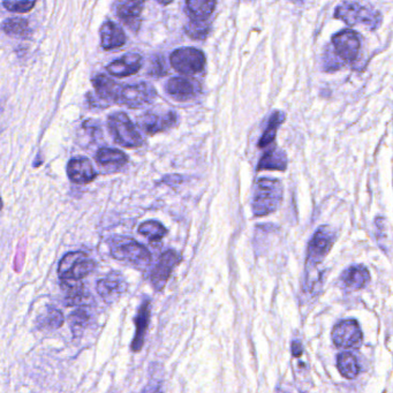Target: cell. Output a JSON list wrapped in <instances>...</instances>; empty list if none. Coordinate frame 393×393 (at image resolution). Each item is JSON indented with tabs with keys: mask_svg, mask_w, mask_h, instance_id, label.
Segmentation results:
<instances>
[{
	"mask_svg": "<svg viewBox=\"0 0 393 393\" xmlns=\"http://www.w3.org/2000/svg\"><path fill=\"white\" fill-rule=\"evenodd\" d=\"M3 209V201L0 199V210Z\"/></svg>",
	"mask_w": 393,
	"mask_h": 393,
	"instance_id": "obj_36",
	"label": "cell"
},
{
	"mask_svg": "<svg viewBox=\"0 0 393 393\" xmlns=\"http://www.w3.org/2000/svg\"><path fill=\"white\" fill-rule=\"evenodd\" d=\"M284 115L281 111H276L271 115L269 123H267V130H264L263 135L261 136L259 142V148L263 149L267 145H270L274 141L278 128L284 123Z\"/></svg>",
	"mask_w": 393,
	"mask_h": 393,
	"instance_id": "obj_29",
	"label": "cell"
},
{
	"mask_svg": "<svg viewBox=\"0 0 393 393\" xmlns=\"http://www.w3.org/2000/svg\"><path fill=\"white\" fill-rule=\"evenodd\" d=\"M126 43V35L123 28L112 21L103 23L101 28V44L104 50H113Z\"/></svg>",
	"mask_w": 393,
	"mask_h": 393,
	"instance_id": "obj_19",
	"label": "cell"
},
{
	"mask_svg": "<svg viewBox=\"0 0 393 393\" xmlns=\"http://www.w3.org/2000/svg\"><path fill=\"white\" fill-rule=\"evenodd\" d=\"M96 267L84 252H71L62 257L58 265V276L62 282H80Z\"/></svg>",
	"mask_w": 393,
	"mask_h": 393,
	"instance_id": "obj_4",
	"label": "cell"
},
{
	"mask_svg": "<svg viewBox=\"0 0 393 393\" xmlns=\"http://www.w3.org/2000/svg\"><path fill=\"white\" fill-rule=\"evenodd\" d=\"M149 73H150V75H165L166 69L164 60H162L160 58H156L155 60L152 62V65H150Z\"/></svg>",
	"mask_w": 393,
	"mask_h": 393,
	"instance_id": "obj_34",
	"label": "cell"
},
{
	"mask_svg": "<svg viewBox=\"0 0 393 393\" xmlns=\"http://www.w3.org/2000/svg\"><path fill=\"white\" fill-rule=\"evenodd\" d=\"M157 97L155 88L149 83L141 82L133 86H120L116 103L130 108H145Z\"/></svg>",
	"mask_w": 393,
	"mask_h": 393,
	"instance_id": "obj_7",
	"label": "cell"
},
{
	"mask_svg": "<svg viewBox=\"0 0 393 393\" xmlns=\"http://www.w3.org/2000/svg\"><path fill=\"white\" fill-rule=\"evenodd\" d=\"M62 287L65 293L66 307H83L89 302L91 296L82 283L62 282Z\"/></svg>",
	"mask_w": 393,
	"mask_h": 393,
	"instance_id": "obj_20",
	"label": "cell"
},
{
	"mask_svg": "<svg viewBox=\"0 0 393 393\" xmlns=\"http://www.w3.org/2000/svg\"><path fill=\"white\" fill-rule=\"evenodd\" d=\"M337 366H338L342 376L347 379H357L359 372H360V367L357 364V357H354L353 354L350 353V352H344V353H340L338 355Z\"/></svg>",
	"mask_w": 393,
	"mask_h": 393,
	"instance_id": "obj_27",
	"label": "cell"
},
{
	"mask_svg": "<svg viewBox=\"0 0 393 393\" xmlns=\"http://www.w3.org/2000/svg\"><path fill=\"white\" fill-rule=\"evenodd\" d=\"M181 257L174 250H166L163 252L158 263L156 264L152 272V284L157 292H160L165 287L172 271L180 263Z\"/></svg>",
	"mask_w": 393,
	"mask_h": 393,
	"instance_id": "obj_11",
	"label": "cell"
},
{
	"mask_svg": "<svg viewBox=\"0 0 393 393\" xmlns=\"http://www.w3.org/2000/svg\"><path fill=\"white\" fill-rule=\"evenodd\" d=\"M93 86H94L96 94L102 101L116 102L117 96L119 93L120 86L110 79L104 74L95 76L93 79Z\"/></svg>",
	"mask_w": 393,
	"mask_h": 393,
	"instance_id": "obj_22",
	"label": "cell"
},
{
	"mask_svg": "<svg viewBox=\"0 0 393 393\" xmlns=\"http://www.w3.org/2000/svg\"><path fill=\"white\" fill-rule=\"evenodd\" d=\"M65 323L64 314L59 309L49 307L43 314L37 320V325L40 330H56Z\"/></svg>",
	"mask_w": 393,
	"mask_h": 393,
	"instance_id": "obj_28",
	"label": "cell"
},
{
	"mask_svg": "<svg viewBox=\"0 0 393 393\" xmlns=\"http://www.w3.org/2000/svg\"><path fill=\"white\" fill-rule=\"evenodd\" d=\"M209 22L191 21L184 25V33L193 40H204L209 34Z\"/></svg>",
	"mask_w": 393,
	"mask_h": 393,
	"instance_id": "obj_32",
	"label": "cell"
},
{
	"mask_svg": "<svg viewBox=\"0 0 393 393\" xmlns=\"http://www.w3.org/2000/svg\"><path fill=\"white\" fill-rule=\"evenodd\" d=\"M287 167V157L282 149L274 148L264 154L259 162L257 170L285 171Z\"/></svg>",
	"mask_w": 393,
	"mask_h": 393,
	"instance_id": "obj_23",
	"label": "cell"
},
{
	"mask_svg": "<svg viewBox=\"0 0 393 393\" xmlns=\"http://www.w3.org/2000/svg\"><path fill=\"white\" fill-rule=\"evenodd\" d=\"M96 160L102 166L121 167L126 165L128 157L125 152L118 149L102 148L96 154Z\"/></svg>",
	"mask_w": 393,
	"mask_h": 393,
	"instance_id": "obj_25",
	"label": "cell"
},
{
	"mask_svg": "<svg viewBox=\"0 0 393 393\" xmlns=\"http://www.w3.org/2000/svg\"><path fill=\"white\" fill-rule=\"evenodd\" d=\"M335 16L350 27L364 25L372 30L377 29L382 23V15L379 12L352 1L344 3L335 8Z\"/></svg>",
	"mask_w": 393,
	"mask_h": 393,
	"instance_id": "obj_3",
	"label": "cell"
},
{
	"mask_svg": "<svg viewBox=\"0 0 393 393\" xmlns=\"http://www.w3.org/2000/svg\"><path fill=\"white\" fill-rule=\"evenodd\" d=\"M216 1L206 0H189L186 3V13L191 21H206L213 14Z\"/></svg>",
	"mask_w": 393,
	"mask_h": 393,
	"instance_id": "obj_24",
	"label": "cell"
},
{
	"mask_svg": "<svg viewBox=\"0 0 393 393\" xmlns=\"http://www.w3.org/2000/svg\"><path fill=\"white\" fill-rule=\"evenodd\" d=\"M67 174L71 181L79 184H89L96 179V171L91 160L87 158H74L69 160Z\"/></svg>",
	"mask_w": 393,
	"mask_h": 393,
	"instance_id": "obj_16",
	"label": "cell"
},
{
	"mask_svg": "<svg viewBox=\"0 0 393 393\" xmlns=\"http://www.w3.org/2000/svg\"><path fill=\"white\" fill-rule=\"evenodd\" d=\"M171 65L184 75H196L204 71L206 56L194 47H182L174 51L170 57Z\"/></svg>",
	"mask_w": 393,
	"mask_h": 393,
	"instance_id": "obj_6",
	"label": "cell"
},
{
	"mask_svg": "<svg viewBox=\"0 0 393 393\" xmlns=\"http://www.w3.org/2000/svg\"><path fill=\"white\" fill-rule=\"evenodd\" d=\"M143 8V1H121L117 6V15L130 29L137 32L141 25Z\"/></svg>",
	"mask_w": 393,
	"mask_h": 393,
	"instance_id": "obj_15",
	"label": "cell"
},
{
	"mask_svg": "<svg viewBox=\"0 0 393 393\" xmlns=\"http://www.w3.org/2000/svg\"><path fill=\"white\" fill-rule=\"evenodd\" d=\"M150 313H152V306H150V301L145 300L142 302L140 309L137 311V315L134 318V323L136 326V331H135V337H134L133 342H132V350L133 352H140L145 344V333L148 330L149 322H150Z\"/></svg>",
	"mask_w": 393,
	"mask_h": 393,
	"instance_id": "obj_17",
	"label": "cell"
},
{
	"mask_svg": "<svg viewBox=\"0 0 393 393\" xmlns=\"http://www.w3.org/2000/svg\"><path fill=\"white\" fill-rule=\"evenodd\" d=\"M166 91L178 101L186 102L193 99L201 93V86L195 80L172 78L166 84Z\"/></svg>",
	"mask_w": 393,
	"mask_h": 393,
	"instance_id": "obj_14",
	"label": "cell"
},
{
	"mask_svg": "<svg viewBox=\"0 0 393 393\" xmlns=\"http://www.w3.org/2000/svg\"><path fill=\"white\" fill-rule=\"evenodd\" d=\"M1 30L11 36L22 37V38H29L32 36L29 21L27 19H8L1 23Z\"/></svg>",
	"mask_w": 393,
	"mask_h": 393,
	"instance_id": "obj_26",
	"label": "cell"
},
{
	"mask_svg": "<svg viewBox=\"0 0 393 393\" xmlns=\"http://www.w3.org/2000/svg\"><path fill=\"white\" fill-rule=\"evenodd\" d=\"M112 257L137 267H148L152 263V254L140 242L127 237H113L108 241Z\"/></svg>",
	"mask_w": 393,
	"mask_h": 393,
	"instance_id": "obj_2",
	"label": "cell"
},
{
	"mask_svg": "<svg viewBox=\"0 0 393 393\" xmlns=\"http://www.w3.org/2000/svg\"><path fill=\"white\" fill-rule=\"evenodd\" d=\"M332 342L340 348H359L364 342L360 325L355 320H344L332 330Z\"/></svg>",
	"mask_w": 393,
	"mask_h": 393,
	"instance_id": "obj_9",
	"label": "cell"
},
{
	"mask_svg": "<svg viewBox=\"0 0 393 393\" xmlns=\"http://www.w3.org/2000/svg\"><path fill=\"white\" fill-rule=\"evenodd\" d=\"M4 8L8 10V11L14 12V13H27V12L32 11V8L36 5L35 1H12V0H8V1H4L3 3Z\"/></svg>",
	"mask_w": 393,
	"mask_h": 393,
	"instance_id": "obj_33",
	"label": "cell"
},
{
	"mask_svg": "<svg viewBox=\"0 0 393 393\" xmlns=\"http://www.w3.org/2000/svg\"><path fill=\"white\" fill-rule=\"evenodd\" d=\"M332 44L335 47V53L340 56L344 62H353L360 53V35L352 29H344L332 37Z\"/></svg>",
	"mask_w": 393,
	"mask_h": 393,
	"instance_id": "obj_10",
	"label": "cell"
},
{
	"mask_svg": "<svg viewBox=\"0 0 393 393\" xmlns=\"http://www.w3.org/2000/svg\"><path fill=\"white\" fill-rule=\"evenodd\" d=\"M284 188L277 179L261 178L257 181L254 198H252V213L257 217L267 216L281 206Z\"/></svg>",
	"mask_w": 393,
	"mask_h": 393,
	"instance_id": "obj_1",
	"label": "cell"
},
{
	"mask_svg": "<svg viewBox=\"0 0 393 393\" xmlns=\"http://www.w3.org/2000/svg\"><path fill=\"white\" fill-rule=\"evenodd\" d=\"M142 67V57L137 53L125 54L123 58L111 62L106 67L108 74L117 78H126V76L136 74Z\"/></svg>",
	"mask_w": 393,
	"mask_h": 393,
	"instance_id": "obj_18",
	"label": "cell"
},
{
	"mask_svg": "<svg viewBox=\"0 0 393 393\" xmlns=\"http://www.w3.org/2000/svg\"><path fill=\"white\" fill-rule=\"evenodd\" d=\"M91 321V314L84 307H79L78 309L72 311L69 316V326L72 329L73 335L79 337L83 330L87 328Z\"/></svg>",
	"mask_w": 393,
	"mask_h": 393,
	"instance_id": "obj_30",
	"label": "cell"
},
{
	"mask_svg": "<svg viewBox=\"0 0 393 393\" xmlns=\"http://www.w3.org/2000/svg\"><path fill=\"white\" fill-rule=\"evenodd\" d=\"M291 350H292V354L296 357H300L302 355L303 353V347L302 344L296 340V342H293L292 347H291Z\"/></svg>",
	"mask_w": 393,
	"mask_h": 393,
	"instance_id": "obj_35",
	"label": "cell"
},
{
	"mask_svg": "<svg viewBox=\"0 0 393 393\" xmlns=\"http://www.w3.org/2000/svg\"><path fill=\"white\" fill-rule=\"evenodd\" d=\"M335 233L329 226H321L309 242L307 252V269L313 270L321 264L335 243Z\"/></svg>",
	"mask_w": 393,
	"mask_h": 393,
	"instance_id": "obj_8",
	"label": "cell"
},
{
	"mask_svg": "<svg viewBox=\"0 0 393 393\" xmlns=\"http://www.w3.org/2000/svg\"><path fill=\"white\" fill-rule=\"evenodd\" d=\"M340 279L347 289L357 291L368 284L370 274L368 269L364 265H353L344 271Z\"/></svg>",
	"mask_w": 393,
	"mask_h": 393,
	"instance_id": "obj_21",
	"label": "cell"
},
{
	"mask_svg": "<svg viewBox=\"0 0 393 393\" xmlns=\"http://www.w3.org/2000/svg\"><path fill=\"white\" fill-rule=\"evenodd\" d=\"M139 233L149 239V241L158 242L167 235V230L158 222L148 220L139 226Z\"/></svg>",
	"mask_w": 393,
	"mask_h": 393,
	"instance_id": "obj_31",
	"label": "cell"
},
{
	"mask_svg": "<svg viewBox=\"0 0 393 393\" xmlns=\"http://www.w3.org/2000/svg\"><path fill=\"white\" fill-rule=\"evenodd\" d=\"M97 293L105 302L111 303L119 299L126 292L127 283L123 274L119 272H111L106 277L102 278L96 286Z\"/></svg>",
	"mask_w": 393,
	"mask_h": 393,
	"instance_id": "obj_12",
	"label": "cell"
},
{
	"mask_svg": "<svg viewBox=\"0 0 393 393\" xmlns=\"http://www.w3.org/2000/svg\"><path fill=\"white\" fill-rule=\"evenodd\" d=\"M108 127L117 145L125 148H139L143 143L142 136L126 113L116 112L108 118Z\"/></svg>",
	"mask_w": 393,
	"mask_h": 393,
	"instance_id": "obj_5",
	"label": "cell"
},
{
	"mask_svg": "<svg viewBox=\"0 0 393 393\" xmlns=\"http://www.w3.org/2000/svg\"><path fill=\"white\" fill-rule=\"evenodd\" d=\"M178 121V117L174 111H169L164 115H155V113H145L139 118V126L148 135L169 130L174 127Z\"/></svg>",
	"mask_w": 393,
	"mask_h": 393,
	"instance_id": "obj_13",
	"label": "cell"
}]
</instances>
